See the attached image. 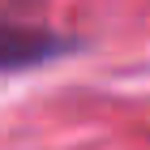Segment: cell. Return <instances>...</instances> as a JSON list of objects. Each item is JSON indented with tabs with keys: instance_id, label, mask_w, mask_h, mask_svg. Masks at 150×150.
Returning <instances> with one entry per match:
<instances>
[{
	"instance_id": "6da1fadb",
	"label": "cell",
	"mask_w": 150,
	"mask_h": 150,
	"mask_svg": "<svg viewBox=\"0 0 150 150\" xmlns=\"http://www.w3.org/2000/svg\"><path fill=\"white\" fill-rule=\"evenodd\" d=\"M56 52H60V39L43 35V30L0 22V69H26V64H39V60L56 56Z\"/></svg>"
}]
</instances>
